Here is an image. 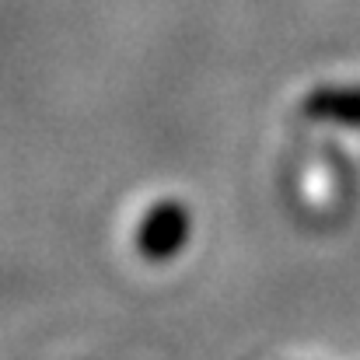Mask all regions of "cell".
<instances>
[{
  "label": "cell",
  "instance_id": "6da1fadb",
  "mask_svg": "<svg viewBox=\"0 0 360 360\" xmlns=\"http://www.w3.org/2000/svg\"><path fill=\"white\" fill-rule=\"evenodd\" d=\"M189 235H193L189 207L175 196H161L140 214V221L133 228V248L143 262L165 266L186 252Z\"/></svg>",
  "mask_w": 360,
  "mask_h": 360
},
{
  "label": "cell",
  "instance_id": "7a4b0ae2",
  "mask_svg": "<svg viewBox=\"0 0 360 360\" xmlns=\"http://www.w3.org/2000/svg\"><path fill=\"white\" fill-rule=\"evenodd\" d=\"M304 116L360 129V84H322L304 95Z\"/></svg>",
  "mask_w": 360,
  "mask_h": 360
}]
</instances>
